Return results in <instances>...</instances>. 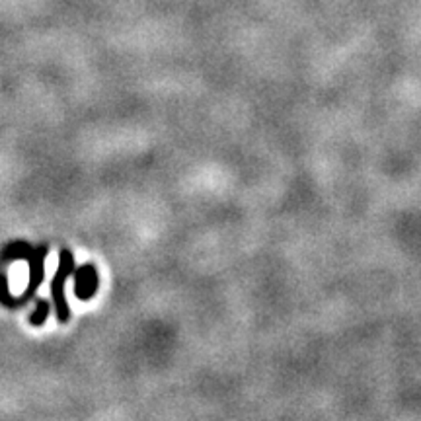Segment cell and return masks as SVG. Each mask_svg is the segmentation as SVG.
I'll return each mask as SVG.
<instances>
[{
    "mask_svg": "<svg viewBox=\"0 0 421 421\" xmlns=\"http://www.w3.org/2000/svg\"><path fill=\"white\" fill-rule=\"evenodd\" d=\"M74 269V258L70 250H61L59 254V267L57 274L53 277V283H51V295L55 300V307H57V318L59 322H67L69 320V302H67V296H65V283L69 279V275Z\"/></svg>",
    "mask_w": 421,
    "mask_h": 421,
    "instance_id": "obj_1",
    "label": "cell"
},
{
    "mask_svg": "<svg viewBox=\"0 0 421 421\" xmlns=\"http://www.w3.org/2000/svg\"><path fill=\"white\" fill-rule=\"evenodd\" d=\"M45 246H39L37 250H32V254L28 256L30 258V287H28V291L20 298V305L34 295L35 291H37V287L43 281V275H45Z\"/></svg>",
    "mask_w": 421,
    "mask_h": 421,
    "instance_id": "obj_2",
    "label": "cell"
},
{
    "mask_svg": "<svg viewBox=\"0 0 421 421\" xmlns=\"http://www.w3.org/2000/svg\"><path fill=\"white\" fill-rule=\"evenodd\" d=\"M96 291H98V271H96V267L92 263H86L76 271L74 293L82 300H88Z\"/></svg>",
    "mask_w": 421,
    "mask_h": 421,
    "instance_id": "obj_3",
    "label": "cell"
},
{
    "mask_svg": "<svg viewBox=\"0 0 421 421\" xmlns=\"http://www.w3.org/2000/svg\"><path fill=\"white\" fill-rule=\"evenodd\" d=\"M49 310H51V308H49V302H47V300H39L35 312L30 316V322H32L34 326H41L47 320V316H49Z\"/></svg>",
    "mask_w": 421,
    "mask_h": 421,
    "instance_id": "obj_4",
    "label": "cell"
},
{
    "mask_svg": "<svg viewBox=\"0 0 421 421\" xmlns=\"http://www.w3.org/2000/svg\"><path fill=\"white\" fill-rule=\"evenodd\" d=\"M32 254V248L25 242H16L8 248V256L10 258H28Z\"/></svg>",
    "mask_w": 421,
    "mask_h": 421,
    "instance_id": "obj_5",
    "label": "cell"
}]
</instances>
